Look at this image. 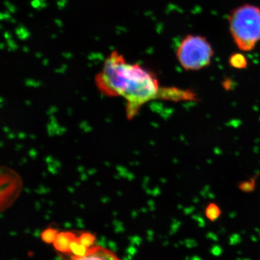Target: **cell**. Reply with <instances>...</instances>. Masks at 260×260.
<instances>
[{
    "label": "cell",
    "instance_id": "obj_1",
    "mask_svg": "<svg viewBox=\"0 0 260 260\" xmlns=\"http://www.w3.org/2000/svg\"><path fill=\"white\" fill-rule=\"evenodd\" d=\"M95 83L105 95L124 98L129 116L130 113L134 115L145 103L158 98L160 90L158 80L151 71L128 62L117 51H112L105 59L102 71L95 76Z\"/></svg>",
    "mask_w": 260,
    "mask_h": 260
},
{
    "label": "cell",
    "instance_id": "obj_2",
    "mask_svg": "<svg viewBox=\"0 0 260 260\" xmlns=\"http://www.w3.org/2000/svg\"><path fill=\"white\" fill-rule=\"evenodd\" d=\"M228 21L231 36L239 50L252 51L260 42V8L241 5L230 12Z\"/></svg>",
    "mask_w": 260,
    "mask_h": 260
},
{
    "label": "cell",
    "instance_id": "obj_3",
    "mask_svg": "<svg viewBox=\"0 0 260 260\" xmlns=\"http://www.w3.org/2000/svg\"><path fill=\"white\" fill-rule=\"evenodd\" d=\"M214 51L208 39L199 35L189 34L178 46L177 60L186 71H198L209 66Z\"/></svg>",
    "mask_w": 260,
    "mask_h": 260
},
{
    "label": "cell",
    "instance_id": "obj_4",
    "mask_svg": "<svg viewBox=\"0 0 260 260\" xmlns=\"http://www.w3.org/2000/svg\"><path fill=\"white\" fill-rule=\"evenodd\" d=\"M72 260H121L112 250L95 246L89 248L85 254L81 256L74 255Z\"/></svg>",
    "mask_w": 260,
    "mask_h": 260
},
{
    "label": "cell",
    "instance_id": "obj_5",
    "mask_svg": "<svg viewBox=\"0 0 260 260\" xmlns=\"http://www.w3.org/2000/svg\"><path fill=\"white\" fill-rule=\"evenodd\" d=\"M158 98L168 100L181 101L195 99L196 95L190 90H182L176 88H160Z\"/></svg>",
    "mask_w": 260,
    "mask_h": 260
},
{
    "label": "cell",
    "instance_id": "obj_6",
    "mask_svg": "<svg viewBox=\"0 0 260 260\" xmlns=\"http://www.w3.org/2000/svg\"><path fill=\"white\" fill-rule=\"evenodd\" d=\"M76 238L73 233L72 232H60L58 233L55 240H54V246L56 250L61 252H71V244L74 239Z\"/></svg>",
    "mask_w": 260,
    "mask_h": 260
},
{
    "label": "cell",
    "instance_id": "obj_7",
    "mask_svg": "<svg viewBox=\"0 0 260 260\" xmlns=\"http://www.w3.org/2000/svg\"><path fill=\"white\" fill-rule=\"evenodd\" d=\"M229 64L235 69L243 70L247 68L248 61L242 53H236L229 58Z\"/></svg>",
    "mask_w": 260,
    "mask_h": 260
},
{
    "label": "cell",
    "instance_id": "obj_8",
    "mask_svg": "<svg viewBox=\"0 0 260 260\" xmlns=\"http://www.w3.org/2000/svg\"><path fill=\"white\" fill-rule=\"evenodd\" d=\"M205 216L210 221L214 222L218 220L221 215L222 211L216 203H210L207 205L205 210Z\"/></svg>",
    "mask_w": 260,
    "mask_h": 260
},
{
    "label": "cell",
    "instance_id": "obj_9",
    "mask_svg": "<svg viewBox=\"0 0 260 260\" xmlns=\"http://www.w3.org/2000/svg\"><path fill=\"white\" fill-rule=\"evenodd\" d=\"M57 234L58 232L56 229H52V228H49V229H46L45 231L42 232V240L44 241V242L48 243V244L54 243Z\"/></svg>",
    "mask_w": 260,
    "mask_h": 260
},
{
    "label": "cell",
    "instance_id": "obj_10",
    "mask_svg": "<svg viewBox=\"0 0 260 260\" xmlns=\"http://www.w3.org/2000/svg\"><path fill=\"white\" fill-rule=\"evenodd\" d=\"M256 179L253 177L249 180L242 181L239 184V188L244 192H251L255 189Z\"/></svg>",
    "mask_w": 260,
    "mask_h": 260
},
{
    "label": "cell",
    "instance_id": "obj_11",
    "mask_svg": "<svg viewBox=\"0 0 260 260\" xmlns=\"http://www.w3.org/2000/svg\"><path fill=\"white\" fill-rule=\"evenodd\" d=\"M78 239H79L80 242H81L84 246L90 248L93 246L95 238L93 234H90V233H84L80 237H78Z\"/></svg>",
    "mask_w": 260,
    "mask_h": 260
},
{
    "label": "cell",
    "instance_id": "obj_12",
    "mask_svg": "<svg viewBox=\"0 0 260 260\" xmlns=\"http://www.w3.org/2000/svg\"><path fill=\"white\" fill-rule=\"evenodd\" d=\"M211 251L212 254H213V255L218 256L221 254L222 249H220L219 246H215V247H213V249H212Z\"/></svg>",
    "mask_w": 260,
    "mask_h": 260
},
{
    "label": "cell",
    "instance_id": "obj_13",
    "mask_svg": "<svg viewBox=\"0 0 260 260\" xmlns=\"http://www.w3.org/2000/svg\"><path fill=\"white\" fill-rule=\"evenodd\" d=\"M191 260H201V259H200V258L198 257V256H194V257H193Z\"/></svg>",
    "mask_w": 260,
    "mask_h": 260
}]
</instances>
